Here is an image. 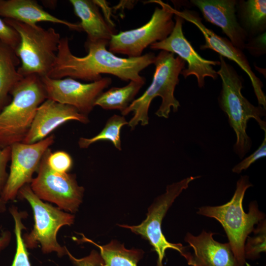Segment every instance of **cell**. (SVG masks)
Masks as SVG:
<instances>
[{
  "label": "cell",
  "instance_id": "cell-9",
  "mask_svg": "<svg viewBox=\"0 0 266 266\" xmlns=\"http://www.w3.org/2000/svg\"><path fill=\"white\" fill-rule=\"evenodd\" d=\"M152 1L161 7H156L150 20L143 26L113 34L108 42L109 51L130 58L138 57L149 45L169 35L175 24L174 8L161 0Z\"/></svg>",
  "mask_w": 266,
  "mask_h": 266
},
{
  "label": "cell",
  "instance_id": "cell-24",
  "mask_svg": "<svg viewBox=\"0 0 266 266\" xmlns=\"http://www.w3.org/2000/svg\"><path fill=\"white\" fill-rule=\"evenodd\" d=\"M128 123L124 116L115 114L107 120L104 128L98 134L90 138L80 137L78 141V145L81 149H86L96 142L110 141L116 149L121 150V130L124 126L128 125Z\"/></svg>",
  "mask_w": 266,
  "mask_h": 266
},
{
  "label": "cell",
  "instance_id": "cell-2",
  "mask_svg": "<svg viewBox=\"0 0 266 266\" xmlns=\"http://www.w3.org/2000/svg\"><path fill=\"white\" fill-rule=\"evenodd\" d=\"M155 70L150 85L143 94L135 99L121 112L122 116L133 112L128 126L133 130L139 124L145 126L149 123L148 110L153 100L162 98V103L155 114L159 117L168 118L171 108L176 112L180 104L175 98V87L179 82V75L185 68V62L174 54L162 50L156 56L154 64Z\"/></svg>",
  "mask_w": 266,
  "mask_h": 266
},
{
  "label": "cell",
  "instance_id": "cell-25",
  "mask_svg": "<svg viewBox=\"0 0 266 266\" xmlns=\"http://www.w3.org/2000/svg\"><path fill=\"white\" fill-rule=\"evenodd\" d=\"M14 221V232L16 239V251L11 266H31L28 249L23 239V231L26 229L23 220L27 216L25 211H21L15 205L9 208Z\"/></svg>",
  "mask_w": 266,
  "mask_h": 266
},
{
  "label": "cell",
  "instance_id": "cell-34",
  "mask_svg": "<svg viewBox=\"0 0 266 266\" xmlns=\"http://www.w3.org/2000/svg\"><path fill=\"white\" fill-rule=\"evenodd\" d=\"M6 203L0 197V214L3 213L6 211Z\"/></svg>",
  "mask_w": 266,
  "mask_h": 266
},
{
  "label": "cell",
  "instance_id": "cell-17",
  "mask_svg": "<svg viewBox=\"0 0 266 266\" xmlns=\"http://www.w3.org/2000/svg\"><path fill=\"white\" fill-rule=\"evenodd\" d=\"M236 0H191L204 19L220 27L229 40L236 48L243 51L248 37L240 25L236 16Z\"/></svg>",
  "mask_w": 266,
  "mask_h": 266
},
{
  "label": "cell",
  "instance_id": "cell-22",
  "mask_svg": "<svg viewBox=\"0 0 266 266\" xmlns=\"http://www.w3.org/2000/svg\"><path fill=\"white\" fill-rule=\"evenodd\" d=\"M238 21L246 32L248 38L266 32V0L237 1Z\"/></svg>",
  "mask_w": 266,
  "mask_h": 266
},
{
  "label": "cell",
  "instance_id": "cell-4",
  "mask_svg": "<svg viewBox=\"0 0 266 266\" xmlns=\"http://www.w3.org/2000/svg\"><path fill=\"white\" fill-rule=\"evenodd\" d=\"M220 69L217 71L222 82V88L218 98L221 109L226 113L231 127L236 134L233 146L235 153L242 159L250 150L252 141L246 133L247 122L253 118L260 127L266 133V123L262 120L266 116V109L263 106H256L251 103L242 94L243 80L224 58L220 56Z\"/></svg>",
  "mask_w": 266,
  "mask_h": 266
},
{
  "label": "cell",
  "instance_id": "cell-19",
  "mask_svg": "<svg viewBox=\"0 0 266 266\" xmlns=\"http://www.w3.org/2000/svg\"><path fill=\"white\" fill-rule=\"evenodd\" d=\"M75 15L80 19L81 31L87 34V41L109 42L114 32L110 25L101 15L99 6L94 0H70Z\"/></svg>",
  "mask_w": 266,
  "mask_h": 266
},
{
  "label": "cell",
  "instance_id": "cell-26",
  "mask_svg": "<svg viewBox=\"0 0 266 266\" xmlns=\"http://www.w3.org/2000/svg\"><path fill=\"white\" fill-rule=\"evenodd\" d=\"M253 232L254 235L248 236L244 246L245 259L254 260L260 257L261 253L266 251V223L260 221Z\"/></svg>",
  "mask_w": 266,
  "mask_h": 266
},
{
  "label": "cell",
  "instance_id": "cell-8",
  "mask_svg": "<svg viewBox=\"0 0 266 266\" xmlns=\"http://www.w3.org/2000/svg\"><path fill=\"white\" fill-rule=\"evenodd\" d=\"M200 177L190 176L168 185L166 192L156 197L148 207L146 218L140 224L133 226L118 224L121 227L130 230L149 242L158 255L156 266H163V260L167 249L175 250L181 256L186 250V247L181 243H173L167 240L162 232V223L175 200L188 187L190 182Z\"/></svg>",
  "mask_w": 266,
  "mask_h": 266
},
{
  "label": "cell",
  "instance_id": "cell-31",
  "mask_svg": "<svg viewBox=\"0 0 266 266\" xmlns=\"http://www.w3.org/2000/svg\"><path fill=\"white\" fill-rule=\"evenodd\" d=\"M250 54L258 57L266 53V32L258 35L249 38L245 46Z\"/></svg>",
  "mask_w": 266,
  "mask_h": 266
},
{
  "label": "cell",
  "instance_id": "cell-27",
  "mask_svg": "<svg viewBox=\"0 0 266 266\" xmlns=\"http://www.w3.org/2000/svg\"><path fill=\"white\" fill-rule=\"evenodd\" d=\"M47 164L54 171L60 173H68L73 165V160L70 155L64 151L52 152L49 149Z\"/></svg>",
  "mask_w": 266,
  "mask_h": 266
},
{
  "label": "cell",
  "instance_id": "cell-18",
  "mask_svg": "<svg viewBox=\"0 0 266 266\" xmlns=\"http://www.w3.org/2000/svg\"><path fill=\"white\" fill-rule=\"evenodd\" d=\"M0 17L31 25L42 22H51L81 31L79 23H73L52 15L34 0H0Z\"/></svg>",
  "mask_w": 266,
  "mask_h": 266
},
{
  "label": "cell",
  "instance_id": "cell-6",
  "mask_svg": "<svg viewBox=\"0 0 266 266\" xmlns=\"http://www.w3.org/2000/svg\"><path fill=\"white\" fill-rule=\"evenodd\" d=\"M3 20L20 37L15 51L20 60L18 72L24 77L33 74L48 76L57 58L60 34L53 28L44 29L10 19Z\"/></svg>",
  "mask_w": 266,
  "mask_h": 266
},
{
  "label": "cell",
  "instance_id": "cell-3",
  "mask_svg": "<svg viewBox=\"0 0 266 266\" xmlns=\"http://www.w3.org/2000/svg\"><path fill=\"white\" fill-rule=\"evenodd\" d=\"M253 185L247 175L241 176L236 182L234 193L231 200L218 206H203L197 213L218 221L224 228L232 251L241 266L246 264L244 246L249 234L254 226L265 218L256 201L249 205L248 213L243 208V200L246 190Z\"/></svg>",
  "mask_w": 266,
  "mask_h": 266
},
{
  "label": "cell",
  "instance_id": "cell-10",
  "mask_svg": "<svg viewBox=\"0 0 266 266\" xmlns=\"http://www.w3.org/2000/svg\"><path fill=\"white\" fill-rule=\"evenodd\" d=\"M49 148L40 162L37 174L30 186L40 200L55 204L70 213L76 212L82 202L84 188L79 186L76 175L51 169L47 164Z\"/></svg>",
  "mask_w": 266,
  "mask_h": 266
},
{
  "label": "cell",
  "instance_id": "cell-15",
  "mask_svg": "<svg viewBox=\"0 0 266 266\" xmlns=\"http://www.w3.org/2000/svg\"><path fill=\"white\" fill-rule=\"evenodd\" d=\"M215 233L202 231L198 235L187 233L184 240L192 251L182 255L191 266H241L235 259L229 242L214 240Z\"/></svg>",
  "mask_w": 266,
  "mask_h": 266
},
{
  "label": "cell",
  "instance_id": "cell-20",
  "mask_svg": "<svg viewBox=\"0 0 266 266\" xmlns=\"http://www.w3.org/2000/svg\"><path fill=\"white\" fill-rule=\"evenodd\" d=\"M20 65L15 50L0 40V112L11 101V91L24 77L18 72Z\"/></svg>",
  "mask_w": 266,
  "mask_h": 266
},
{
  "label": "cell",
  "instance_id": "cell-23",
  "mask_svg": "<svg viewBox=\"0 0 266 266\" xmlns=\"http://www.w3.org/2000/svg\"><path fill=\"white\" fill-rule=\"evenodd\" d=\"M145 83L130 81L125 86L112 87L100 95L95 102V106L105 110H119L121 112L135 100V97Z\"/></svg>",
  "mask_w": 266,
  "mask_h": 266
},
{
  "label": "cell",
  "instance_id": "cell-28",
  "mask_svg": "<svg viewBox=\"0 0 266 266\" xmlns=\"http://www.w3.org/2000/svg\"><path fill=\"white\" fill-rule=\"evenodd\" d=\"M0 40L16 51L20 43L18 33L0 18Z\"/></svg>",
  "mask_w": 266,
  "mask_h": 266
},
{
  "label": "cell",
  "instance_id": "cell-21",
  "mask_svg": "<svg viewBox=\"0 0 266 266\" xmlns=\"http://www.w3.org/2000/svg\"><path fill=\"white\" fill-rule=\"evenodd\" d=\"M80 239L73 237L74 240L90 243L100 250L104 266H137L138 262L142 259L144 251L140 249H127L124 244L116 240H112L109 243L100 245L86 237L83 234Z\"/></svg>",
  "mask_w": 266,
  "mask_h": 266
},
{
  "label": "cell",
  "instance_id": "cell-32",
  "mask_svg": "<svg viewBox=\"0 0 266 266\" xmlns=\"http://www.w3.org/2000/svg\"><path fill=\"white\" fill-rule=\"evenodd\" d=\"M10 157L11 147L0 149V195L8 175L6 167Z\"/></svg>",
  "mask_w": 266,
  "mask_h": 266
},
{
  "label": "cell",
  "instance_id": "cell-5",
  "mask_svg": "<svg viewBox=\"0 0 266 266\" xmlns=\"http://www.w3.org/2000/svg\"><path fill=\"white\" fill-rule=\"evenodd\" d=\"M11 100L0 112V149L23 142L37 109L47 99L41 77L25 76L10 93Z\"/></svg>",
  "mask_w": 266,
  "mask_h": 266
},
{
  "label": "cell",
  "instance_id": "cell-30",
  "mask_svg": "<svg viewBox=\"0 0 266 266\" xmlns=\"http://www.w3.org/2000/svg\"><path fill=\"white\" fill-rule=\"evenodd\" d=\"M66 255L75 266H104L103 260L100 253L95 250H92L87 256L76 258L67 249Z\"/></svg>",
  "mask_w": 266,
  "mask_h": 266
},
{
  "label": "cell",
  "instance_id": "cell-16",
  "mask_svg": "<svg viewBox=\"0 0 266 266\" xmlns=\"http://www.w3.org/2000/svg\"><path fill=\"white\" fill-rule=\"evenodd\" d=\"M76 121L83 124L89 122L88 116L75 107L47 99L37 109L31 127L23 141L32 144L39 141L63 124Z\"/></svg>",
  "mask_w": 266,
  "mask_h": 266
},
{
  "label": "cell",
  "instance_id": "cell-14",
  "mask_svg": "<svg viewBox=\"0 0 266 266\" xmlns=\"http://www.w3.org/2000/svg\"><path fill=\"white\" fill-rule=\"evenodd\" d=\"M174 13L178 14L184 20L195 25L203 34L205 43L200 46V49H211L236 63L247 74L251 81L259 105L266 109V97L262 90L261 80L255 74L249 61L243 51L235 47L227 38L216 34L206 27L201 22V18L194 11L187 9L180 11L174 9Z\"/></svg>",
  "mask_w": 266,
  "mask_h": 266
},
{
  "label": "cell",
  "instance_id": "cell-11",
  "mask_svg": "<svg viewBox=\"0 0 266 266\" xmlns=\"http://www.w3.org/2000/svg\"><path fill=\"white\" fill-rule=\"evenodd\" d=\"M54 141V135L51 134L35 143L20 142L10 146V171L0 195L4 202L14 200L21 188L31 183L43 155Z\"/></svg>",
  "mask_w": 266,
  "mask_h": 266
},
{
  "label": "cell",
  "instance_id": "cell-12",
  "mask_svg": "<svg viewBox=\"0 0 266 266\" xmlns=\"http://www.w3.org/2000/svg\"><path fill=\"white\" fill-rule=\"evenodd\" d=\"M47 99L75 107L88 116L95 106V102L112 82L109 77L89 83H83L71 78L53 79L41 77Z\"/></svg>",
  "mask_w": 266,
  "mask_h": 266
},
{
  "label": "cell",
  "instance_id": "cell-7",
  "mask_svg": "<svg viewBox=\"0 0 266 266\" xmlns=\"http://www.w3.org/2000/svg\"><path fill=\"white\" fill-rule=\"evenodd\" d=\"M18 197L28 201L33 215L32 231L23 235L27 248L40 247L43 253H55L60 258L66 255L67 248L58 242L57 234L63 226L73 224L75 216L40 200L33 192L30 184L21 188Z\"/></svg>",
  "mask_w": 266,
  "mask_h": 266
},
{
  "label": "cell",
  "instance_id": "cell-33",
  "mask_svg": "<svg viewBox=\"0 0 266 266\" xmlns=\"http://www.w3.org/2000/svg\"><path fill=\"white\" fill-rule=\"evenodd\" d=\"M12 235L8 230L2 231L0 234V253L9 244Z\"/></svg>",
  "mask_w": 266,
  "mask_h": 266
},
{
  "label": "cell",
  "instance_id": "cell-13",
  "mask_svg": "<svg viewBox=\"0 0 266 266\" xmlns=\"http://www.w3.org/2000/svg\"><path fill=\"white\" fill-rule=\"evenodd\" d=\"M174 14L175 24L171 33L164 40L152 44L150 47L153 50H161L177 54L188 64L187 68L182 70L180 74L185 78L195 75L199 87L202 88L205 84V77H209L213 79L218 77L217 71L212 66H220V61L208 60L198 54L184 35L182 26L184 20L178 14Z\"/></svg>",
  "mask_w": 266,
  "mask_h": 266
},
{
  "label": "cell",
  "instance_id": "cell-1",
  "mask_svg": "<svg viewBox=\"0 0 266 266\" xmlns=\"http://www.w3.org/2000/svg\"><path fill=\"white\" fill-rule=\"evenodd\" d=\"M108 42L86 40L87 54L80 57L71 53L68 38L61 37L55 64L48 77H69L92 82L100 80L102 74H109L124 81L145 82L140 72L154 64L155 55L150 52L138 57H119L106 49Z\"/></svg>",
  "mask_w": 266,
  "mask_h": 266
},
{
  "label": "cell",
  "instance_id": "cell-29",
  "mask_svg": "<svg viewBox=\"0 0 266 266\" xmlns=\"http://www.w3.org/2000/svg\"><path fill=\"white\" fill-rule=\"evenodd\" d=\"M266 156V133H265V137L259 148L252 154L236 165L232 169L234 173L239 174L242 170L247 169L253 163L259 159Z\"/></svg>",
  "mask_w": 266,
  "mask_h": 266
}]
</instances>
